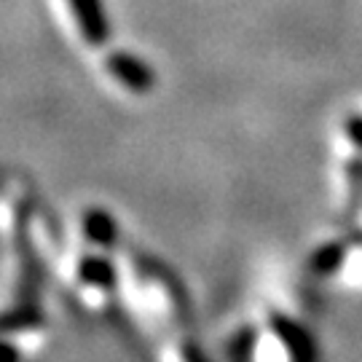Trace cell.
Listing matches in <instances>:
<instances>
[{
    "label": "cell",
    "instance_id": "obj_1",
    "mask_svg": "<svg viewBox=\"0 0 362 362\" xmlns=\"http://www.w3.org/2000/svg\"><path fill=\"white\" fill-rule=\"evenodd\" d=\"M70 16L78 25L81 35L86 40H103L105 35V22H103V8L100 0H65Z\"/></svg>",
    "mask_w": 362,
    "mask_h": 362
}]
</instances>
